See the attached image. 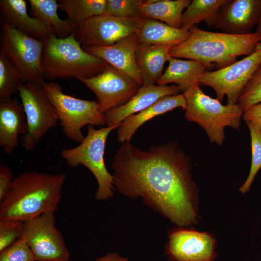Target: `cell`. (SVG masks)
Returning a JSON list of instances; mask_svg holds the SVG:
<instances>
[{
	"label": "cell",
	"instance_id": "cell-17",
	"mask_svg": "<svg viewBox=\"0 0 261 261\" xmlns=\"http://www.w3.org/2000/svg\"><path fill=\"white\" fill-rule=\"evenodd\" d=\"M180 92L179 87L175 84L171 86L143 85L138 92L126 104L105 114L106 125L111 127L120 124L128 116L141 112L160 98L177 95Z\"/></svg>",
	"mask_w": 261,
	"mask_h": 261
},
{
	"label": "cell",
	"instance_id": "cell-13",
	"mask_svg": "<svg viewBox=\"0 0 261 261\" xmlns=\"http://www.w3.org/2000/svg\"><path fill=\"white\" fill-rule=\"evenodd\" d=\"M142 18L118 17L104 14L87 21L74 34L83 46H107L135 33Z\"/></svg>",
	"mask_w": 261,
	"mask_h": 261
},
{
	"label": "cell",
	"instance_id": "cell-15",
	"mask_svg": "<svg viewBox=\"0 0 261 261\" xmlns=\"http://www.w3.org/2000/svg\"><path fill=\"white\" fill-rule=\"evenodd\" d=\"M165 252L172 261H214L216 240L210 234L179 229L169 233Z\"/></svg>",
	"mask_w": 261,
	"mask_h": 261
},
{
	"label": "cell",
	"instance_id": "cell-29",
	"mask_svg": "<svg viewBox=\"0 0 261 261\" xmlns=\"http://www.w3.org/2000/svg\"><path fill=\"white\" fill-rule=\"evenodd\" d=\"M247 125L251 137L252 157L249 174L239 188L243 194L248 191L257 173L261 168V129L252 124Z\"/></svg>",
	"mask_w": 261,
	"mask_h": 261
},
{
	"label": "cell",
	"instance_id": "cell-27",
	"mask_svg": "<svg viewBox=\"0 0 261 261\" xmlns=\"http://www.w3.org/2000/svg\"><path fill=\"white\" fill-rule=\"evenodd\" d=\"M229 0H193L183 13L181 29L189 30L202 21L212 18Z\"/></svg>",
	"mask_w": 261,
	"mask_h": 261
},
{
	"label": "cell",
	"instance_id": "cell-33",
	"mask_svg": "<svg viewBox=\"0 0 261 261\" xmlns=\"http://www.w3.org/2000/svg\"><path fill=\"white\" fill-rule=\"evenodd\" d=\"M23 222L14 219H0V252L21 238Z\"/></svg>",
	"mask_w": 261,
	"mask_h": 261
},
{
	"label": "cell",
	"instance_id": "cell-23",
	"mask_svg": "<svg viewBox=\"0 0 261 261\" xmlns=\"http://www.w3.org/2000/svg\"><path fill=\"white\" fill-rule=\"evenodd\" d=\"M168 66L157 82L158 85L174 83L182 93L199 83L200 77L208 67L203 63L195 60H183L171 57Z\"/></svg>",
	"mask_w": 261,
	"mask_h": 261
},
{
	"label": "cell",
	"instance_id": "cell-36",
	"mask_svg": "<svg viewBox=\"0 0 261 261\" xmlns=\"http://www.w3.org/2000/svg\"><path fill=\"white\" fill-rule=\"evenodd\" d=\"M128 258L120 256L116 253L109 252L105 255L97 258L95 261H128Z\"/></svg>",
	"mask_w": 261,
	"mask_h": 261
},
{
	"label": "cell",
	"instance_id": "cell-26",
	"mask_svg": "<svg viewBox=\"0 0 261 261\" xmlns=\"http://www.w3.org/2000/svg\"><path fill=\"white\" fill-rule=\"evenodd\" d=\"M107 0H60L59 8L78 29L87 21L105 14Z\"/></svg>",
	"mask_w": 261,
	"mask_h": 261
},
{
	"label": "cell",
	"instance_id": "cell-6",
	"mask_svg": "<svg viewBox=\"0 0 261 261\" xmlns=\"http://www.w3.org/2000/svg\"><path fill=\"white\" fill-rule=\"evenodd\" d=\"M121 124L99 129L88 125L87 134L78 146L60 152L68 166L74 168L83 165L93 174L98 183L95 198L98 201L107 200L114 195L113 176L105 166L104 155L109 135Z\"/></svg>",
	"mask_w": 261,
	"mask_h": 261
},
{
	"label": "cell",
	"instance_id": "cell-9",
	"mask_svg": "<svg viewBox=\"0 0 261 261\" xmlns=\"http://www.w3.org/2000/svg\"><path fill=\"white\" fill-rule=\"evenodd\" d=\"M18 92L28 124L27 132L22 136V146L30 151L48 130L57 126L58 116L43 84L21 83Z\"/></svg>",
	"mask_w": 261,
	"mask_h": 261
},
{
	"label": "cell",
	"instance_id": "cell-2",
	"mask_svg": "<svg viewBox=\"0 0 261 261\" xmlns=\"http://www.w3.org/2000/svg\"><path fill=\"white\" fill-rule=\"evenodd\" d=\"M66 173L56 174L25 171L14 177L0 203V219L23 222L57 210Z\"/></svg>",
	"mask_w": 261,
	"mask_h": 261
},
{
	"label": "cell",
	"instance_id": "cell-11",
	"mask_svg": "<svg viewBox=\"0 0 261 261\" xmlns=\"http://www.w3.org/2000/svg\"><path fill=\"white\" fill-rule=\"evenodd\" d=\"M54 213L46 212L23 222L21 238L31 248L36 261L69 259V251L62 235L55 225Z\"/></svg>",
	"mask_w": 261,
	"mask_h": 261
},
{
	"label": "cell",
	"instance_id": "cell-25",
	"mask_svg": "<svg viewBox=\"0 0 261 261\" xmlns=\"http://www.w3.org/2000/svg\"><path fill=\"white\" fill-rule=\"evenodd\" d=\"M191 0H146L140 6L142 18H151L181 29L183 12Z\"/></svg>",
	"mask_w": 261,
	"mask_h": 261
},
{
	"label": "cell",
	"instance_id": "cell-7",
	"mask_svg": "<svg viewBox=\"0 0 261 261\" xmlns=\"http://www.w3.org/2000/svg\"><path fill=\"white\" fill-rule=\"evenodd\" d=\"M0 52L19 72L22 83L44 84V41L22 32L6 22L1 23Z\"/></svg>",
	"mask_w": 261,
	"mask_h": 261
},
{
	"label": "cell",
	"instance_id": "cell-22",
	"mask_svg": "<svg viewBox=\"0 0 261 261\" xmlns=\"http://www.w3.org/2000/svg\"><path fill=\"white\" fill-rule=\"evenodd\" d=\"M135 34L139 43L174 47L187 40L190 30L171 27L160 21L142 18Z\"/></svg>",
	"mask_w": 261,
	"mask_h": 261
},
{
	"label": "cell",
	"instance_id": "cell-28",
	"mask_svg": "<svg viewBox=\"0 0 261 261\" xmlns=\"http://www.w3.org/2000/svg\"><path fill=\"white\" fill-rule=\"evenodd\" d=\"M21 83L18 70L0 52V102L11 99L13 94L18 92Z\"/></svg>",
	"mask_w": 261,
	"mask_h": 261
},
{
	"label": "cell",
	"instance_id": "cell-31",
	"mask_svg": "<svg viewBox=\"0 0 261 261\" xmlns=\"http://www.w3.org/2000/svg\"><path fill=\"white\" fill-rule=\"evenodd\" d=\"M143 0H107L105 14L123 18H142L140 6Z\"/></svg>",
	"mask_w": 261,
	"mask_h": 261
},
{
	"label": "cell",
	"instance_id": "cell-1",
	"mask_svg": "<svg viewBox=\"0 0 261 261\" xmlns=\"http://www.w3.org/2000/svg\"><path fill=\"white\" fill-rule=\"evenodd\" d=\"M190 158L174 142L147 150L130 141L122 144L112 167L113 185L131 199L145 203L180 226L196 224V185L190 172Z\"/></svg>",
	"mask_w": 261,
	"mask_h": 261
},
{
	"label": "cell",
	"instance_id": "cell-5",
	"mask_svg": "<svg viewBox=\"0 0 261 261\" xmlns=\"http://www.w3.org/2000/svg\"><path fill=\"white\" fill-rule=\"evenodd\" d=\"M183 94L187 102L185 117L202 127L212 143L223 144L225 127L239 129L244 112L237 103L222 104L204 93L199 83Z\"/></svg>",
	"mask_w": 261,
	"mask_h": 261
},
{
	"label": "cell",
	"instance_id": "cell-18",
	"mask_svg": "<svg viewBox=\"0 0 261 261\" xmlns=\"http://www.w3.org/2000/svg\"><path fill=\"white\" fill-rule=\"evenodd\" d=\"M28 124L24 108L17 99L0 102V145L11 155L18 146V136L25 135Z\"/></svg>",
	"mask_w": 261,
	"mask_h": 261
},
{
	"label": "cell",
	"instance_id": "cell-4",
	"mask_svg": "<svg viewBox=\"0 0 261 261\" xmlns=\"http://www.w3.org/2000/svg\"><path fill=\"white\" fill-rule=\"evenodd\" d=\"M44 42L43 65L45 80L89 78L110 65L87 52L74 33L65 38L52 34Z\"/></svg>",
	"mask_w": 261,
	"mask_h": 261
},
{
	"label": "cell",
	"instance_id": "cell-37",
	"mask_svg": "<svg viewBox=\"0 0 261 261\" xmlns=\"http://www.w3.org/2000/svg\"><path fill=\"white\" fill-rule=\"evenodd\" d=\"M255 32L261 36V16L259 22L257 25L256 30Z\"/></svg>",
	"mask_w": 261,
	"mask_h": 261
},
{
	"label": "cell",
	"instance_id": "cell-34",
	"mask_svg": "<svg viewBox=\"0 0 261 261\" xmlns=\"http://www.w3.org/2000/svg\"><path fill=\"white\" fill-rule=\"evenodd\" d=\"M14 177L11 169L5 164L0 165V202L10 190Z\"/></svg>",
	"mask_w": 261,
	"mask_h": 261
},
{
	"label": "cell",
	"instance_id": "cell-3",
	"mask_svg": "<svg viewBox=\"0 0 261 261\" xmlns=\"http://www.w3.org/2000/svg\"><path fill=\"white\" fill-rule=\"evenodd\" d=\"M188 38L172 47L171 57L199 61L210 68L215 64L218 69L237 61V58L253 53L261 41V36L255 32L234 35L206 31L197 26L189 29Z\"/></svg>",
	"mask_w": 261,
	"mask_h": 261
},
{
	"label": "cell",
	"instance_id": "cell-12",
	"mask_svg": "<svg viewBox=\"0 0 261 261\" xmlns=\"http://www.w3.org/2000/svg\"><path fill=\"white\" fill-rule=\"evenodd\" d=\"M78 80L94 93L99 109L104 115L126 104L142 87L133 79L111 65L94 77Z\"/></svg>",
	"mask_w": 261,
	"mask_h": 261
},
{
	"label": "cell",
	"instance_id": "cell-19",
	"mask_svg": "<svg viewBox=\"0 0 261 261\" xmlns=\"http://www.w3.org/2000/svg\"><path fill=\"white\" fill-rule=\"evenodd\" d=\"M186 107V99L183 93L160 98L147 108L128 116L122 121L117 130L118 142L123 144L130 142L137 130L152 118L178 107L185 110Z\"/></svg>",
	"mask_w": 261,
	"mask_h": 261
},
{
	"label": "cell",
	"instance_id": "cell-14",
	"mask_svg": "<svg viewBox=\"0 0 261 261\" xmlns=\"http://www.w3.org/2000/svg\"><path fill=\"white\" fill-rule=\"evenodd\" d=\"M261 16V0H229L205 24L224 33L245 35L252 33Z\"/></svg>",
	"mask_w": 261,
	"mask_h": 261
},
{
	"label": "cell",
	"instance_id": "cell-20",
	"mask_svg": "<svg viewBox=\"0 0 261 261\" xmlns=\"http://www.w3.org/2000/svg\"><path fill=\"white\" fill-rule=\"evenodd\" d=\"M0 13L3 21L30 36L44 41L53 34L49 29L29 15L27 2L24 0H0Z\"/></svg>",
	"mask_w": 261,
	"mask_h": 261
},
{
	"label": "cell",
	"instance_id": "cell-32",
	"mask_svg": "<svg viewBox=\"0 0 261 261\" xmlns=\"http://www.w3.org/2000/svg\"><path fill=\"white\" fill-rule=\"evenodd\" d=\"M0 261H36L31 248L20 238L0 252Z\"/></svg>",
	"mask_w": 261,
	"mask_h": 261
},
{
	"label": "cell",
	"instance_id": "cell-21",
	"mask_svg": "<svg viewBox=\"0 0 261 261\" xmlns=\"http://www.w3.org/2000/svg\"><path fill=\"white\" fill-rule=\"evenodd\" d=\"M170 46L139 43L136 51L137 66L143 85H156L164 72L165 63L171 58Z\"/></svg>",
	"mask_w": 261,
	"mask_h": 261
},
{
	"label": "cell",
	"instance_id": "cell-38",
	"mask_svg": "<svg viewBox=\"0 0 261 261\" xmlns=\"http://www.w3.org/2000/svg\"><path fill=\"white\" fill-rule=\"evenodd\" d=\"M70 261L69 259L64 260V261Z\"/></svg>",
	"mask_w": 261,
	"mask_h": 261
},
{
	"label": "cell",
	"instance_id": "cell-16",
	"mask_svg": "<svg viewBox=\"0 0 261 261\" xmlns=\"http://www.w3.org/2000/svg\"><path fill=\"white\" fill-rule=\"evenodd\" d=\"M139 44L137 36L133 33L111 45L83 48L87 52L104 60L142 86L143 81L136 61V51Z\"/></svg>",
	"mask_w": 261,
	"mask_h": 261
},
{
	"label": "cell",
	"instance_id": "cell-35",
	"mask_svg": "<svg viewBox=\"0 0 261 261\" xmlns=\"http://www.w3.org/2000/svg\"><path fill=\"white\" fill-rule=\"evenodd\" d=\"M242 118L246 124H252L261 129V103L256 104L244 111Z\"/></svg>",
	"mask_w": 261,
	"mask_h": 261
},
{
	"label": "cell",
	"instance_id": "cell-30",
	"mask_svg": "<svg viewBox=\"0 0 261 261\" xmlns=\"http://www.w3.org/2000/svg\"><path fill=\"white\" fill-rule=\"evenodd\" d=\"M261 103V63L242 90L237 104L243 112Z\"/></svg>",
	"mask_w": 261,
	"mask_h": 261
},
{
	"label": "cell",
	"instance_id": "cell-10",
	"mask_svg": "<svg viewBox=\"0 0 261 261\" xmlns=\"http://www.w3.org/2000/svg\"><path fill=\"white\" fill-rule=\"evenodd\" d=\"M261 63V42L251 54L222 69L206 71L198 80L200 85L213 89L217 99L236 104L243 88Z\"/></svg>",
	"mask_w": 261,
	"mask_h": 261
},
{
	"label": "cell",
	"instance_id": "cell-24",
	"mask_svg": "<svg viewBox=\"0 0 261 261\" xmlns=\"http://www.w3.org/2000/svg\"><path fill=\"white\" fill-rule=\"evenodd\" d=\"M30 16L49 29L59 38L75 33L78 28L67 19L60 18L58 2L56 0H29Z\"/></svg>",
	"mask_w": 261,
	"mask_h": 261
},
{
	"label": "cell",
	"instance_id": "cell-8",
	"mask_svg": "<svg viewBox=\"0 0 261 261\" xmlns=\"http://www.w3.org/2000/svg\"><path fill=\"white\" fill-rule=\"evenodd\" d=\"M43 86L57 112L66 136L81 143L85 138L82 128L85 126L106 125L105 116L99 110L97 101L83 100L65 94L58 83L44 82Z\"/></svg>",
	"mask_w": 261,
	"mask_h": 261
}]
</instances>
